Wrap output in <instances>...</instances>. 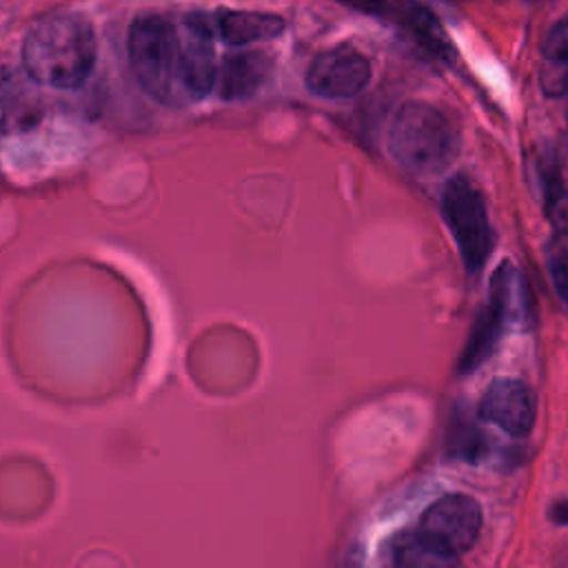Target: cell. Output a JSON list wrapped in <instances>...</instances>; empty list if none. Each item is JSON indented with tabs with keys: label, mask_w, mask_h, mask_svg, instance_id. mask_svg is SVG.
I'll list each match as a JSON object with an SVG mask.
<instances>
[{
	"label": "cell",
	"mask_w": 568,
	"mask_h": 568,
	"mask_svg": "<svg viewBox=\"0 0 568 568\" xmlns=\"http://www.w3.org/2000/svg\"><path fill=\"white\" fill-rule=\"evenodd\" d=\"M22 67L29 78L51 89H78L95 64V36L78 13H51L22 40Z\"/></svg>",
	"instance_id": "obj_1"
},
{
	"label": "cell",
	"mask_w": 568,
	"mask_h": 568,
	"mask_svg": "<svg viewBox=\"0 0 568 568\" xmlns=\"http://www.w3.org/2000/svg\"><path fill=\"white\" fill-rule=\"evenodd\" d=\"M388 149L408 173L433 178L453 164L459 151V131L437 106L406 102L393 115Z\"/></svg>",
	"instance_id": "obj_2"
},
{
	"label": "cell",
	"mask_w": 568,
	"mask_h": 568,
	"mask_svg": "<svg viewBox=\"0 0 568 568\" xmlns=\"http://www.w3.org/2000/svg\"><path fill=\"white\" fill-rule=\"evenodd\" d=\"M129 62L151 98L173 102L180 95L175 22L160 13L135 18L129 29Z\"/></svg>",
	"instance_id": "obj_3"
},
{
	"label": "cell",
	"mask_w": 568,
	"mask_h": 568,
	"mask_svg": "<svg viewBox=\"0 0 568 568\" xmlns=\"http://www.w3.org/2000/svg\"><path fill=\"white\" fill-rule=\"evenodd\" d=\"M442 215L468 273H479L493 253L495 235L486 202L468 175H453L442 193Z\"/></svg>",
	"instance_id": "obj_4"
},
{
	"label": "cell",
	"mask_w": 568,
	"mask_h": 568,
	"mask_svg": "<svg viewBox=\"0 0 568 568\" xmlns=\"http://www.w3.org/2000/svg\"><path fill=\"white\" fill-rule=\"evenodd\" d=\"M479 530L481 508L470 495L462 493L435 499L417 524V532L455 564L475 546Z\"/></svg>",
	"instance_id": "obj_5"
},
{
	"label": "cell",
	"mask_w": 568,
	"mask_h": 568,
	"mask_svg": "<svg viewBox=\"0 0 568 568\" xmlns=\"http://www.w3.org/2000/svg\"><path fill=\"white\" fill-rule=\"evenodd\" d=\"M175 33L180 95L202 100L217 82L213 22L202 13H189L175 22Z\"/></svg>",
	"instance_id": "obj_6"
},
{
	"label": "cell",
	"mask_w": 568,
	"mask_h": 568,
	"mask_svg": "<svg viewBox=\"0 0 568 568\" xmlns=\"http://www.w3.org/2000/svg\"><path fill=\"white\" fill-rule=\"evenodd\" d=\"M515 277L517 273L508 262H504L493 280L488 291V302L479 308L473 328L468 333V339L459 355L457 371L462 375H470L475 368H479L495 351V346L501 339V333L508 324V317L513 313V295H515Z\"/></svg>",
	"instance_id": "obj_7"
},
{
	"label": "cell",
	"mask_w": 568,
	"mask_h": 568,
	"mask_svg": "<svg viewBox=\"0 0 568 568\" xmlns=\"http://www.w3.org/2000/svg\"><path fill=\"white\" fill-rule=\"evenodd\" d=\"M371 82V62L353 47H333L313 58L306 69V87L320 98H353Z\"/></svg>",
	"instance_id": "obj_8"
},
{
	"label": "cell",
	"mask_w": 568,
	"mask_h": 568,
	"mask_svg": "<svg viewBox=\"0 0 568 568\" xmlns=\"http://www.w3.org/2000/svg\"><path fill=\"white\" fill-rule=\"evenodd\" d=\"M479 417L510 437H526L537 417L535 393L521 379L499 377L486 388L479 402Z\"/></svg>",
	"instance_id": "obj_9"
},
{
	"label": "cell",
	"mask_w": 568,
	"mask_h": 568,
	"mask_svg": "<svg viewBox=\"0 0 568 568\" xmlns=\"http://www.w3.org/2000/svg\"><path fill=\"white\" fill-rule=\"evenodd\" d=\"M339 2L399 24L402 29L410 31V36L422 47H426L433 55L442 60H450L455 55V49L446 38L442 24L437 22V18L415 0H339Z\"/></svg>",
	"instance_id": "obj_10"
},
{
	"label": "cell",
	"mask_w": 568,
	"mask_h": 568,
	"mask_svg": "<svg viewBox=\"0 0 568 568\" xmlns=\"http://www.w3.org/2000/svg\"><path fill=\"white\" fill-rule=\"evenodd\" d=\"M36 80L16 71H0V133H24L44 115Z\"/></svg>",
	"instance_id": "obj_11"
},
{
	"label": "cell",
	"mask_w": 568,
	"mask_h": 568,
	"mask_svg": "<svg viewBox=\"0 0 568 568\" xmlns=\"http://www.w3.org/2000/svg\"><path fill=\"white\" fill-rule=\"evenodd\" d=\"M273 69L271 55L264 51H237L224 58L217 71V91L224 100H248L253 98L264 82L268 80Z\"/></svg>",
	"instance_id": "obj_12"
},
{
	"label": "cell",
	"mask_w": 568,
	"mask_h": 568,
	"mask_svg": "<svg viewBox=\"0 0 568 568\" xmlns=\"http://www.w3.org/2000/svg\"><path fill=\"white\" fill-rule=\"evenodd\" d=\"M215 36L231 47H246L251 42H262L280 36L284 31V20L266 11H231L220 9L213 18Z\"/></svg>",
	"instance_id": "obj_13"
},
{
	"label": "cell",
	"mask_w": 568,
	"mask_h": 568,
	"mask_svg": "<svg viewBox=\"0 0 568 568\" xmlns=\"http://www.w3.org/2000/svg\"><path fill=\"white\" fill-rule=\"evenodd\" d=\"M393 564L406 566V568H430V566H453L448 557H444L437 548H433L419 532L415 530H404L395 541H393Z\"/></svg>",
	"instance_id": "obj_14"
},
{
	"label": "cell",
	"mask_w": 568,
	"mask_h": 568,
	"mask_svg": "<svg viewBox=\"0 0 568 568\" xmlns=\"http://www.w3.org/2000/svg\"><path fill=\"white\" fill-rule=\"evenodd\" d=\"M446 453L455 459H462L466 464H477L488 453V442L484 433L470 424L468 419H457L448 428L446 437Z\"/></svg>",
	"instance_id": "obj_15"
},
{
	"label": "cell",
	"mask_w": 568,
	"mask_h": 568,
	"mask_svg": "<svg viewBox=\"0 0 568 568\" xmlns=\"http://www.w3.org/2000/svg\"><path fill=\"white\" fill-rule=\"evenodd\" d=\"M546 184V213L550 224L568 237V189L561 184V180L555 173H548L544 178Z\"/></svg>",
	"instance_id": "obj_16"
},
{
	"label": "cell",
	"mask_w": 568,
	"mask_h": 568,
	"mask_svg": "<svg viewBox=\"0 0 568 568\" xmlns=\"http://www.w3.org/2000/svg\"><path fill=\"white\" fill-rule=\"evenodd\" d=\"M541 87L548 95H566L568 93V53L544 58Z\"/></svg>",
	"instance_id": "obj_17"
},
{
	"label": "cell",
	"mask_w": 568,
	"mask_h": 568,
	"mask_svg": "<svg viewBox=\"0 0 568 568\" xmlns=\"http://www.w3.org/2000/svg\"><path fill=\"white\" fill-rule=\"evenodd\" d=\"M548 273L557 295L568 306V251L559 242L548 248Z\"/></svg>",
	"instance_id": "obj_18"
},
{
	"label": "cell",
	"mask_w": 568,
	"mask_h": 568,
	"mask_svg": "<svg viewBox=\"0 0 568 568\" xmlns=\"http://www.w3.org/2000/svg\"><path fill=\"white\" fill-rule=\"evenodd\" d=\"M548 517L555 521V524H568V499H559L550 506L548 510Z\"/></svg>",
	"instance_id": "obj_19"
}]
</instances>
